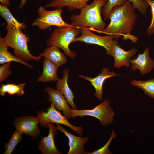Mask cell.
<instances>
[{
  "mask_svg": "<svg viewBox=\"0 0 154 154\" xmlns=\"http://www.w3.org/2000/svg\"><path fill=\"white\" fill-rule=\"evenodd\" d=\"M135 9L131 2L128 0L122 6L114 7L109 15L110 22L103 33L113 35L117 41L121 35H126V38L127 36L135 43L137 38L130 35L137 19Z\"/></svg>",
  "mask_w": 154,
  "mask_h": 154,
  "instance_id": "obj_1",
  "label": "cell"
},
{
  "mask_svg": "<svg viewBox=\"0 0 154 154\" xmlns=\"http://www.w3.org/2000/svg\"><path fill=\"white\" fill-rule=\"evenodd\" d=\"M108 0H94L91 3L86 5L80 9L78 14H72L70 17L72 26L78 27H90L103 33L105 23L101 16L102 8Z\"/></svg>",
  "mask_w": 154,
  "mask_h": 154,
  "instance_id": "obj_2",
  "label": "cell"
},
{
  "mask_svg": "<svg viewBox=\"0 0 154 154\" xmlns=\"http://www.w3.org/2000/svg\"><path fill=\"white\" fill-rule=\"evenodd\" d=\"M7 33L4 38L8 47L13 49L15 56L26 62L34 60L38 62L42 57L33 55L28 49L27 43L30 38L23 33L21 29L7 25L6 26Z\"/></svg>",
  "mask_w": 154,
  "mask_h": 154,
  "instance_id": "obj_3",
  "label": "cell"
},
{
  "mask_svg": "<svg viewBox=\"0 0 154 154\" xmlns=\"http://www.w3.org/2000/svg\"><path fill=\"white\" fill-rule=\"evenodd\" d=\"M80 33L79 28L72 26L54 28L50 38L46 40L47 46H54L61 48L65 55L72 59L76 58V53L71 50L69 45Z\"/></svg>",
  "mask_w": 154,
  "mask_h": 154,
  "instance_id": "obj_4",
  "label": "cell"
},
{
  "mask_svg": "<svg viewBox=\"0 0 154 154\" xmlns=\"http://www.w3.org/2000/svg\"><path fill=\"white\" fill-rule=\"evenodd\" d=\"M70 116L74 119L77 116L82 117L89 116L95 117L100 121L101 125L106 126L113 121L115 114L112 107L110 102L107 99L92 109L71 110Z\"/></svg>",
  "mask_w": 154,
  "mask_h": 154,
  "instance_id": "obj_5",
  "label": "cell"
},
{
  "mask_svg": "<svg viewBox=\"0 0 154 154\" xmlns=\"http://www.w3.org/2000/svg\"><path fill=\"white\" fill-rule=\"evenodd\" d=\"M62 9L48 11L43 6H40L37 10L39 17L33 21L32 25L37 27L41 30H46L52 26L56 27L71 25L62 19Z\"/></svg>",
  "mask_w": 154,
  "mask_h": 154,
  "instance_id": "obj_6",
  "label": "cell"
},
{
  "mask_svg": "<svg viewBox=\"0 0 154 154\" xmlns=\"http://www.w3.org/2000/svg\"><path fill=\"white\" fill-rule=\"evenodd\" d=\"M60 112L57 110L54 106L51 104L50 106L46 109V112L43 110L37 112L40 125L45 128L48 127L49 123L63 125L66 126L81 136L83 133V129L81 126H76L71 124L68 121L67 118L62 115Z\"/></svg>",
  "mask_w": 154,
  "mask_h": 154,
  "instance_id": "obj_7",
  "label": "cell"
},
{
  "mask_svg": "<svg viewBox=\"0 0 154 154\" xmlns=\"http://www.w3.org/2000/svg\"><path fill=\"white\" fill-rule=\"evenodd\" d=\"M81 35L76 37L73 42L81 41L87 44L96 45L105 48L107 54L112 56V51L117 41L113 35L100 36L95 34L87 28H79Z\"/></svg>",
  "mask_w": 154,
  "mask_h": 154,
  "instance_id": "obj_8",
  "label": "cell"
},
{
  "mask_svg": "<svg viewBox=\"0 0 154 154\" xmlns=\"http://www.w3.org/2000/svg\"><path fill=\"white\" fill-rule=\"evenodd\" d=\"M39 123L38 117L33 115L16 117L13 122L16 130L21 134H25L34 139H38L40 134L38 126Z\"/></svg>",
  "mask_w": 154,
  "mask_h": 154,
  "instance_id": "obj_9",
  "label": "cell"
},
{
  "mask_svg": "<svg viewBox=\"0 0 154 154\" xmlns=\"http://www.w3.org/2000/svg\"><path fill=\"white\" fill-rule=\"evenodd\" d=\"M44 91L48 94L49 100L56 109L60 112L62 111L64 115L68 119H71V108L62 93L59 90L49 86L46 87Z\"/></svg>",
  "mask_w": 154,
  "mask_h": 154,
  "instance_id": "obj_10",
  "label": "cell"
},
{
  "mask_svg": "<svg viewBox=\"0 0 154 154\" xmlns=\"http://www.w3.org/2000/svg\"><path fill=\"white\" fill-rule=\"evenodd\" d=\"M119 75L113 72H110L109 68H106L102 69L100 73L94 78L85 76L82 75H79L78 76L90 82L95 88L94 96L98 98L99 100L101 101L103 99V92L102 88L105 80L108 78Z\"/></svg>",
  "mask_w": 154,
  "mask_h": 154,
  "instance_id": "obj_11",
  "label": "cell"
},
{
  "mask_svg": "<svg viewBox=\"0 0 154 154\" xmlns=\"http://www.w3.org/2000/svg\"><path fill=\"white\" fill-rule=\"evenodd\" d=\"M149 48L146 47L144 52L135 58L131 59L130 66L132 70H139L142 75L149 73L154 69V60L149 56Z\"/></svg>",
  "mask_w": 154,
  "mask_h": 154,
  "instance_id": "obj_12",
  "label": "cell"
},
{
  "mask_svg": "<svg viewBox=\"0 0 154 154\" xmlns=\"http://www.w3.org/2000/svg\"><path fill=\"white\" fill-rule=\"evenodd\" d=\"M49 128L48 136L42 137L37 145L38 149L42 154H61L56 148L54 142V136L56 134L58 130L57 126L53 123L48 124Z\"/></svg>",
  "mask_w": 154,
  "mask_h": 154,
  "instance_id": "obj_13",
  "label": "cell"
},
{
  "mask_svg": "<svg viewBox=\"0 0 154 154\" xmlns=\"http://www.w3.org/2000/svg\"><path fill=\"white\" fill-rule=\"evenodd\" d=\"M58 130L62 132L69 140V150L67 154H87L84 146L88 141V137H81L76 136L64 129L60 124H57Z\"/></svg>",
  "mask_w": 154,
  "mask_h": 154,
  "instance_id": "obj_14",
  "label": "cell"
},
{
  "mask_svg": "<svg viewBox=\"0 0 154 154\" xmlns=\"http://www.w3.org/2000/svg\"><path fill=\"white\" fill-rule=\"evenodd\" d=\"M137 50L133 48L128 51H126L121 48L116 43L113 48L112 56L114 59V67L120 68L124 66L128 68L130 65V60L131 57L137 52Z\"/></svg>",
  "mask_w": 154,
  "mask_h": 154,
  "instance_id": "obj_15",
  "label": "cell"
},
{
  "mask_svg": "<svg viewBox=\"0 0 154 154\" xmlns=\"http://www.w3.org/2000/svg\"><path fill=\"white\" fill-rule=\"evenodd\" d=\"M70 71L68 69H66L63 70V78L62 79L59 78L58 79L56 82V88L63 94L72 109H77L74 101V94L69 87L68 82Z\"/></svg>",
  "mask_w": 154,
  "mask_h": 154,
  "instance_id": "obj_16",
  "label": "cell"
},
{
  "mask_svg": "<svg viewBox=\"0 0 154 154\" xmlns=\"http://www.w3.org/2000/svg\"><path fill=\"white\" fill-rule=\"evenodd\" d=\"M43 71L40 76L37 80V82H56L59 78L57 73L59 67L48 59L44 58L42 62Z\"/></svg>",
  "mask_w": 154,
  "mask_h": 154,
  "instance_id": "obj_17",
  "label": "cell"
},
{
  "mask_svg": "<svg viewBox=\"0 0 154 154\" xmlns=\"http://www.w3.org/2000/svg\"><path fill=\"white\" fill-rule=\"evenodd\" d=\"M64 53H62L59 48L54 46L46 48L38 56L46 58L58 67L65 64L67 58Z\"/></svg>",
  "mask_w": 154,
  "mask_h": 154,
  "instance_id": "obj_18",
  "label": "cell"
},
{
  "mask_svg": "<svg viewBox=\"0 0 154 154\" xmlns=\"http://www.w3.org/2000/svg\"><path fill=\"white\" fill-rule=\"evenodd\" d=\"M89 0H52L46 5L47 8L62 9L66 7L70 11L81 9L87 4Z\"/></svg>",
  "mask_w": 154,
  "mask_h": 154,
  "instance_id": "obj_19",
  "label": "cell"
},
{
  "mask_svg": "<svg viewBox=\"0 0 154 154\" xmlns=\"http://www.w3.org/2000/svg\"><path fill=\"white\" fill-rule=\"evenodd\" d=\"M7 46L3 37H0V64H4L11 62H15L25 65L30 69L34 67L33 65L19 58L9 52L8 50Z\"/></svg>",
  "mask_w": 154,
  "mask_h": 154,
  "instance_id": "obj_20",
  "label": "cell"
},
{
  "mask_svg": "<svg viewBox=\"0 0 154 154\" xmlns=\"http://www.w3.org/2000/svg\"><path fill=\"white\" fill-rule=\"evenodd\" d=\"M8 6L0 5V15L7 22L8 25L19 28L21 29H25L26 25L24 23H20L13 16Z\"/></svg>",
  "mask_w": 154,
  "mask_h": 154,
  "instance_id": "obj_21",
  "label": "cell"
},
{
  "mask_svg": "<svg viewBox=\"0 0 154 154\" xmlns=\"http://www.w3.org/2000/svg\"><path fill=\"white\" fill-rule=\"evenodd\" d=\"M26 84L25 83L18 84L9 83L2 84L0 87V95L4 97L5 94L7 93L10 95L16 94L19 96H21L25 93L24 87Z\"/></svg>",
  "mask_w": 154,
  "mask_h": 154,
  "instance_id": "obj_22",
  "label": "cell"
},
{
  "mask_svg": "<svg viewBox=\"0 0 154 154\" xmlns=\"http://www.w3.org/2000/svg\"><path fill=\"white\" fill-rule=\"evenodd\" d=\"M130 84L140 88L145 95L154 98V78L144 81L133 80Z\"/></svg>",
  "mask_w": 154,
  "mask_h": 154,
  "instance_id": "obj_23",
  "label": "cell"
},
{
  "mask_svg": "<svg viewBox=\"0 0 154 154\" xmlns=\"http://www.w3.org/2000/svg\"><path fill=\"white\" fill-rule=\"evenodd\" d=\"M22 134L16 130L12 134L9 141L5 144L3 154H11L16 147L22 139Z\"/></svg>",
  "mask_w": 154,
  "mask_h": 154,
  "instance_id": "obj_24",
  "label": "cell"
},
{
  "mask_svg": "<svg viewBox=\"0 0 154 154\" xmlns=\"http://www.w3.org/2000/svg\"><path fill=\"white\" fill-rule=\"evenodd\" d=\"M128 0H108L103 7L102 13L104 20L109 19V15L112 9L116 7H120L125 4Z\"/></svg>",
  "mask_w": 154,
  "mask_h": 154,
  "instance_id": "obj_25",
  "label": "cell"
},
{
  "mask_svg": "<svg viewBox=\"0 0 154 154\" xmlns=\"http://www.w3.org/2000/svg\"><path fill=\"white\" fill-rule=\"evenodd\" d=\"M116 136L115 131H112L110 138L107 142L101 148L92 152H87V154H111L112 152L109 149L110 143L112 139Z\"/></svg>",
  "mask_w": 154,
  "mask_h": 154,
  "instance_id": "obj_26",
  "label": "cell"
},
{
  "mask_svg": "<svg viewBox=\"0 0 154 154\" xmlns=\"http://www.w3.org/2000/svg\"><path fill=\"white\" fill-rule=\"evenodd\" d=\"M132 4L135 9H137L142 14L145 15L149 5L145 0H128Z\"/></svg>",
  "mask_w": 154,
  "mask_h": 154,
  "instance_id": "obj_27",
  "label": "cell"
},
{
  "mask_svg": "<svg viewBox=\"0 0 154 154\" xmlns=\"http://www.w3.org/2000/svg\"><path fill=\"white\" fill-rule=\"evenodd\" d=\"M11 62H9L2 65L0 66V83L6 80L12 74V70L10 69Z\"/></svg>",
  "mask_w": 154,
  "mask_h": 154,
  "instance_id": "obj_28",
  "label": "cell"
},
{
  "mask_svg": "<svg viewBox=\"0 0 154 154\" xmlns=\"http://www.w3.org/2000/svg\"><path fill=\"white\" fill-rule=\"evenodd\" d=\"M150 6L152 14L151 24L147 28V32L148 35H152L154 34V0H145Z\"/></svg>",
  "mask_w": 154,
  "mask_h": 154,
  "instance_id": "obj_29",
  "label": "cell"
},
{
  "mask_svg": "<svg viewBox=\"0 0 154 154\" xmlns=\"http://www.w3.org/2000/svg\"><path fill=\"white\" fill-rule=\"evenodd\" d=\"M0 3L2 5L9 6L11 5L9 0H0Z\"/></svg>",
  "mask_w": 154,
  "mask_h": 154,
  "instance_id": "obj_30",
  "label": "cell"
},
{
  "mask_svg": "<svg viewBox=\"0 0 154 154\" xmlns=\"http://www.w3.org/2000/svg\"><path fill=\"white\" fill-rule=\"evenodd\" d=\"M27 0H21L19 9H21L25 4Z\"/></svg>",
  "mask_w": 154,
  "mask_h": 154,
  "instance_id": "obj_31",
  "label": "cell"
}]
</instances>
